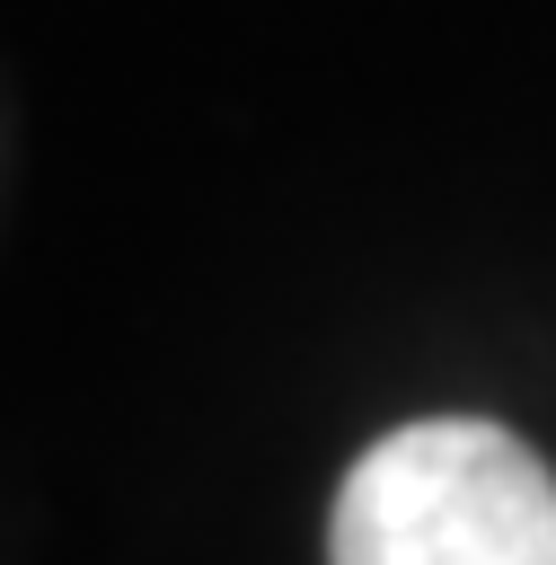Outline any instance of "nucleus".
I'll use <instances>...</instances> for the list:
<instances>
[{"label": "nucleus", "mask_w": 556, "mask_h": 565, "mask_svg": "<svg viewBox=\"0 0 556 565\" xmlns=\"http://www.w3.org/2000/svg\"><path fill=\"white\" fill-rule=\"evenodd\" d=\"M327 565H556V477L485 415L397 424L344 468Z\"/></svg>", "instance_id": "nucleus-1"}]
</instances>
